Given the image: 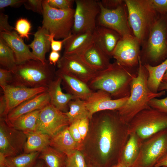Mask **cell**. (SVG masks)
I'll return each instance as SVG.
<instances>
[{
	"mask_svg": "<svg viewBox=\"0 0 167 167\" xmlns=\"http://www.w3.org/2000/svg\"><path fill=\"white\" fill-rule=\"evenodd\" d=\"M104 111L98 120L100 155L104 162L116 155L119 160L129 136L128 125L121 121L117 110Z\"/></svg>",
	"mask_w": 167,
	"mask_h": 167,
	"instance_id": "cell-1",
	"label": "cell"
},
{
	"mask_svg": "<svg viewBox=\"0 0 167 167\" xmlns=\"http://www.w3.org/2000/svg\"><path fill=\"white\" fill-rule=\"evenodd\" d=\"M137 74L133 79L131 86L130 95L125 104L117 110L120 119L128 125L132 118L142 111L150 108L149 103L152 99L165 95V91L155 93L148 85V73L139 58Z\"/></svg>",
	"mask_w": 167,
	"mask_h": 167,
	"instance_id": "cell-2",
	"label": "cell"
},
{
	"mask_svg": "<svg viewBox=\"0 0 167 167\" xmlns=\"http://www.w3.org/2000/svg\"><path fill=\"white\" fill-rule=\"evenodd\" d=\"M137 74L116 62L106 69L96 72L88 84L94 91L103 90L113 99H121L130 96L131 84Z\"/></svg>",
	"mask_w": 167,
	"mask_h": 167,
	"instance_id": "cell-3",
	"label": "cell"
},
{
	"mask_svg": "<svg viewBox=\"0 0 167 167\" xmlns=\"http://www.w3.org/2000/svg\"><path fill=\"white\" fill-rule=\"evenodd\" d=\"M54 66L48 61L44 64L39 60H33L17 64L12 71L10 84L31 88H48L56 77Z\"/></svg>",
	"mask_w": 167,
	"mask_h": 167,
	"instance_id": "cell-4",
	"label": "cell"
},
{
	"mask_svg": "<svg viewBox=\"0 0 167 167\" xmlns=\"http://www.w3.org/2000/svg\"><path fill=\"white\" fill-rule=\"evenodd\" d=\"M124 2L130 27L141 45L148 36L159 14L152 8L148 0H125Z\"/></svg>",
	"mask_w": 167,
	"mask_h": 167,
	"instance_id": "cell-5",
	"label": "cell"
},
{
	"mask_svg": "<svg viewBox=\"0 0 167 167\" xmlns=\"http://www.w3.org/2000/svg\"><path fill=\"white\" fill-rule=\"evenodd\" d=\"M42 26L54 39H65L71 34L74 23L75 9L53 8L47 0H42Z\"/></svg>",
	"mask_w": 167,
	"mask_h": 167,
	"instance_id": "cell-6",
	"label": "cell"
},
{
	"mask_svg": "<svg viewBox=\"0 0 167 167\" xmlns=\"http://www.w3.org/2000/svg\"><path fill=\"white\" fill-rule=\"evenodd\" d=\"M128 127L129 134L135 133L143 141L167 128V114L150 107L137 114Z\"/></svg>",
	"mask_w": 167,
	"mask_h": 167,
	"instance_id": "cell-7",
	"label": "cell"
},
{
	"mask_svg": "<svg viewBox=\"0 0 167 167\" xmlns=\"http://www.w3.org/2000/svg\"><path fill=\"white\" fill-rule=\"evenodd\" d=\"M145 57L157 63L167 58V16L159 14L150 29Z\"/></svg>",
	"mask_w": 167,
	"mask_h": 167,
	"instance_id": "cell-8",
	"label": "cell"
},
{
	"mask_svg": "<svg viewBox=\"0 0 167 167\" xmlns=\"http://www.w3.org/2000/svg\"><path fill=\"white\" fill-rule=\"evenodd\" d=\"M167 154V128L143 140L134 167H154Z\"/></svg>",
	"mask_w": 167,
	"mask_h": 167,
	"instance_id": "cell-9",
	"label": "cell"
},
{
	"mask_svg": "<svg viewBox=\"0 0 167 167\" xmlns=\"http://www.w3.org/2000/svg\"><path fill=\"white\" fill-rule=\"evenodd\" d=\"M73 34L93 32L95 30L96 19L100 11L98 1L76 0Z\"/></svg>",
	"mask_w": 167,
	"mask_h": 167,
	"instance_id": "cell-10",
	"label": "cell"
},
{
	"mask_svg": "<svg viewBox=\"0 0 167 167\" xmlns=\"http://www.w3.org/2000/svg\"><path fill=\"white\" fill-rule=\"evenodd\" d=\"M27 136L9 125L5 118H0V154L5 157L24 153Z\"/></svg>",
	"mask_w": 167,
	"mask_h": 167,
	"instance_id": "cell-11",
	"label": "cell"
},
{
	"mask_svg": "<svg viewBox=\"0 0 167 167\" xmlns=\"http://www.w3.org/2000/svg\"><path fill=\"white\" fill-rule=\"evenodd\" d=\"M99 2L100 11L98 16L97 22L99 26L113 30L121 37L133 35L129 24L124 2L116 9H109L104 7Z\"/></svg>",
	"mask_w": 167,
	"mask_h": 167,
	"instance_id": "cell-12",
	"label": "cell"
},
{
	"mask_svg": "<svg viewBox=\"0 0 167 167\" xmlns=\"http://www.w3.org/2000/svg\"><path fill=\"white\" fill-rule=\"evenodd\" d=\"M70 124L65 113L50 103L40 110L37 130L52 137Z\"/></svg>",
	"mask_w": 167,
	"mask_h": 167,
	"instance_id": "cell-13",
	"label": "cell"
},
{
	"mask_svg": "<svg viewBox=\"0 0 167 167\" xmlns=\"http://www.w3.org/2000/svg\"><path fill=\"white\" fill-rule=\"evenodd\" d=\"M140 44L133 35L121 37L114 51L112 57L118 63L131 68L138 66Z\"/></svg>",
	"mask_w": 167,
	"mask_h": 167,
	"instance_id": "cell-14",
	"label": "cell"
},
{
	"mask_svg": "<svg viewBox=\"0 0 167 167\" xmlns=\"http://www.w3.org/2000/svg\"><path fill=\"white\" fill-rule=\"evenodd\" d=\"M58 69L88 84L95 75V71L77 55L63 54L57 64Z\"/></svg>",
	"mask_w": 167,
	"mask_h": 167,
	"instance_id": "cell-15",
	"label": "cell"
},
{
	"mask_svg": "<svg viewBox=\"0 0 167 167\" xmlns=\"http://www.w3.org/2000/svg\"><path fill=\"white\" fill-rule=\"evenodd\" d=\"M129 96L119 99H113L110 95L101 90L94 91L85 101L90 120L95 113L106 110H117L127 101Z\"/></svg>",
	"mask_w": 167,
	"mask_h": 167,
	"instance_id": "cell-16",
	"label": "cell"
},
{
	"mask_svg": "<svg viewBox=\"0 0 167 167\" xmlns=\"http://www.w3.org/2000/svg\"><path fill=\"white\" fill-rule=\"evenodd\" d=\"M1 88L6 105L5 117L10 111L22 103L48 89L46 87L31 88L11 84Z\"/></svg>",
	"mask_w": 167,
	"mask_h": 167,
	"instance_id": "cell-17",
	"label": "cell"
},
{
	"mask_svg": "<svg viewBox=\"0 0 167 167\" xmlns=\"http://www.w3.org/2000/svg\"><path fill=\"white\" fill-rule=\"evenodd\" d=\"M2 39L13 51L17 64L30 60H38L17 32L15 30L0 32Z\"/></svg>",
	"mask_w": 167,
	"mask_h": 167,
	"instance_id": "cell-18",
	"label": "cell"
},
{
	"mask_svg": "<svg viewBox=\"0 0 167 167\" xmlns=\"http://www.w3.org/2000/svg\"><path fill=\"white\" fill-rule=\"evenodd\" d=\"M77 55L96 71L106 69L111 64L110 57L94 41Z\"/></svg>",
	"mask_w": 167,
	"mask_h": 167,
	"instance_id": "cell-19",
	"label": "cell"
},
{
	"mask_svg": "<svg viewBox=\"0 0 167 167\" xmlns=\"http://www.w3.org/2000/svg\"><path fill=\"white\" fill-rule=\"evenodd\" d=\"M55 74L61 79L63 88L67 93L75 98L85 101L94 92L88 84L59 69L56 71Z\"/></svg>",
	"mask_w": 167,
	"mask_h": 167,
	"instance_id": "cell-20",
	"label": "cell"
},
{
	"mask_svg": "<svg viewBox=\"0 0 167 167\" xmlns=\"http://www.w3.org/2000/svg\"><path fill=\"white\" fill-rule=\"evenodd\" d=\"M50 103L49 96L47 91L26 101L13 109L5 119L7 122H11L23 114L40 110Z\"/></svg>",
	"mask_w": 167,
	"mask_h": 167,
	"instance_id": "cell-21",
	"label": "cell"
},
{
	"mask_svg": "<svg viewBox=\"0 0 167 167\" xmlns=\"http://www.w3.org/2000/svg\"><path fill=\"white\" fill-rule=\"evenodd\" d=\"M93 41L110 58L121 38L116 31L101 26H97L93 33Z\"/></svg>",
	"mask_w": 167,
	"mask_h": 167,
	"instance_id": "cell-22",
	"label": "cell"
},
{
	"mask_svg": "<svg viewBox=\"0 0 167 167\" xmlns=\"http://www.w3.org/2000/svg\"><path fill=\"white\" fill-rule=\"evenodd\" d=\"M66 127L51 137L49 146L68 156L77 150H80L81 144L76 142Z\"/></svg>",
	"mask_w": 167,
	"mask_h": 167,
	"instance_id": "cell-23",
	"label": "cell"
},
{
	"mask_svg": "<svg viewBox=\"0 0 167 167\" xmlns=\"http://www.w3.org/2000/svg\"><path fill=\"white\" fill-rule=\"evenodd\" d=\"M62 79L56 76L48 87L50 103L58 110L67 112L69 102L75 98L70 94L63 92L61 88Z\"/></svg>",
	"mask_w": 167,
	"mask_h": 167,
	"instance_id": "cell-24",
	"label": "cell"
},
{
	"mask_svg": "<svg viewBox=\"0 0 167 167\" xmlns=\"http://www.w3.org/2000/svg\"><path fill=\"white\" fill-rule=\"evenodd\" d=\"M143 141L135 134H130L118 162L125 167L133 166L139 155Z\"/></svg>",
	"mask_w": 167,
	"mask_h": 167,
	"instance_id": "cell-25",
	"label": "cell"
},
{
	"mask_svg": "<svg viewBox=\"0 0 167 167\" xmlns=\"http://www.w3.org/2000/svg\"><path fill=\"white\" fill-rule=\"evenodd\" d=\"M49 33L42 27H39L34 34L33 41L28 45L32 52L37 59L44 64L46 63V54L51 48Z\"/></svg>",
	"mask_w": 167,
	"mask_h": 167,
	"instance_id": "cell-26",
	"label": "cell"
},
{
	"mask_svg": "<svg viewBox=\"0 0 167 167\" xmlns=\"http://www.w3.org/2000/svg\"><path fill=\"white\" fill-rule=\"evenodd\" d=\"M93 32L72 33L67 37L63 45V54L77 55L93 41Z\"/></svg>",
	"mask_w": 167,
	"mask_h": 167,
	"instance_id": "cell-27",
	"label": "cell"
},
{
	"mask_svg": "<svg viewBox=\"0 0 167 167\" xmlns=\"http://www.w3.org/2000/svg\"><path fill=\"white\" fill-rule=\"evenodd\" d=\"M25 133L27 138L24 153L41 152L49 146L51 137L49 135L38 131Z\"/></svg>",
	"mask_w": 167,
	"mask_h": 167,
	"instance_id": "cell-28",
	"label": "cell"
},
{
	"mask_svg": "<svg viewBox=\"0 0 167 167\" xmlns=\"http://www.w3.org/2000/svg\"><path fill=\"white\" fill-rule=\"evenodd\" d=\"M144 66L148 73V87L153 92L157 93L163 76L167 70V58L157 66H152L148 63H145Z\"/></svg>",
	"mask_w": 167,
	"mask_h": 167,
	"instance_id": "cell-29",
	"label": "cell"
},
{
	"mask_svg": "<svg viewBox=\"0 0 167 167\" xmlns=\"http://www.w3.org/2000/svg\"><path fill=\"white\" fill-rule=\"evenodd\" d=\"M40 110L23 114L7 122L15 128L25 133L37 131V123Z\"/></svg>",
	"mask_w": 167,
	"mask_h": 167,
	"instance_id": "cell-30",
	"label": "cell"
},
{
	"mask_svg": "<svg viewBox=\"0 0 167 167\" xmlns=\"http://www.w3.org/2000/svg\"><path fill=\"white\" fill-rule=\"evenodd\" d=\"M66 156L49 146L41 152L38 160L43 161L47 167H63Z\"/></svg>",
	"mask_w": 167,
	"mask_h": 167,
	"instance_id": "cell-31",
	"label": "cell"
},
{
	"mask_svg": "<svg viewBox=\"0 0 167 167\" xmlns=\"http://www.w3.org/2000/svg\"><path fill=\"white\" fill-rule=\"evenodd\" d=\"M40 152L23 153L6 157L4 166L6 167H34L38 160Z\"/></svg>",
	"mask_w": 167,
	"mask_h": 167,
	"instance_id": "cell-32",
	"label": "cell"
},
{
	"mask_svg": "<svg viewBox=\"0 0 167 167\" xmlns=\"http://www.w3.org/2000/svg\"><path fill=\"white\" fill-rule=\"evenodd\" d=\"M68 107L69 110L65 113L68 118L70 124L84 118H88L90 119L89 113L84 101L75 98L69 102Z\"/></svg>",
	"mask_w": 167,
	"mask_h": 167,
	"instance_id": "cell-33",
	"label": "cell"
},
{
	"mask_svg": "<svg viewBox=\"0 0 167 167\" xmlns=\"http://www.w3.org/2000/svg\"><path fill=\"white\" fill-rule=\"evenodd\" d=\"M0 64L3 68L11 71L14 70L17 65L13 51L1 37Z\"/></svg>",
	"mask_w": 167,
	"mask_h": 167,
	"instance_id": "cell-34",
	"label": "cell"
},
{
	"mask_svg": "<svg viewBox=\"0 0 167 167\" xmlns=\"http://www.w3.org/2000/svg\"><path fill=\"white\" fill-rule=\"evenodd\" d=\"M64 167H87L84 157L80 150L66 156Z\"/></svg>",
	"mask_w": 167,
	"mask_h": 167,
	"instance_id": "cell-35",
	"label": "cell"
},
{
	"mask_svg": "<svg viewBox=\"0 0 167 167\" xmlns=\"http://www.w3.org/2000/svg\"><path fill=\"white\" fill-rule=\"evenodd\" d=\"M32 26L30 22L27 19L20 18L16 21L14 30L22 38L29 39Z\"/></svg>",
	"mask_w": 167,
	"mask_h": 167,
	"instance_id": "cell-36",
	"label": "cell"
},
{
	"mask_svg": "<svg viewBox=\"0 0 167 167\" xmlns=\"http://www.w3.org/2000/svg\"><path fill=\"white\" fill-rule=\"evenodd\" d=\"M149 4L158 13L167 16V0H148Z\"/></svg>",
	"mask_w": 167,
	"mask_h": 167,
	"instance_id": "cell-37",
	"label": "cell"
},
{
	"mask_svg": "<svg viewBox=\"0 0 167 167\" xmlns=\"http://www.w3.org/2000/svg\"><path fill=\"white\" fill-rule=\"evenodd\" d=\"M51 7L58 9L65 10L72 8L75 0H47Z\"/></svg>",
	"mask_w": 167,
	"mask_h": 167,
	"instance_id": "cell-38",
	"label": "cell"
},
{
	"mask_svg": "<svg viewBox=\"0 0 167 167\" xmlns=\"http://www.w3.org/2000/svg\"><path fill=\"white\" fill-rule=\"evenodd\" d=\"M150 107L167 114V96L163 99L154 98L149 103Z\"/></svg>",
	"mask_w": 167,
	"mask_h": 167,
	"instance_id": "cell-39",
	"label": "cell"
},
{
	"mask_svg": "<svg viewBox=\"0 0 167 167\" xmlns=\"http://www.w3.org/2000/svg\"><path fill=\"white\" fill-rule=\"evenodd\" d=\"M42 2L41 0H26L24 5L27 9L42 15L43 10Z\"/></svg>",
	"mask_w": 167,
	"mask_h": 167,
	"instance_id": "cell-40",
	"label": "cell"
},
{
	"mask_svg": "<svg viewBox=\"0 0 167 167\" xmlns=\"http://www.w3.org/2000/svg\"><path fill=\"white\" fill-rule=\"evenodd\" d=\"M12 71L4 68L0 69V85L2 87L10 84L12 80Z\"/></svg>",
	"mask_w": 167,
	"mask_h": 167,
	"instance_id": "cell-41",
	"label": "cell"
},
{
	"mask_svg": "<svg viewBox=\"0 0 167 167\" xmlns=\"http://www.w3.org/2000/svg\"><path fill=\"white\" fill-rule=\"evenodd\" d=\"M80 120L75 121L68 126L69 131L71 136L77 143L81 144L83 140L78 129V124Z\"/></svg>",
	"mask_w": 167,
	"mask_h": 167,
	"instance_id": "cell-42",
	"label": "cell"
},
{
	"mask_svg": "<svg viewBox=\"0 0 167 167\" xmlns=\"http://www.w3.org/2000/svg\"><path fill=\"white\" fill-rule=\"evenodd\" d=\"M8 16L5 14H0V32H6L14 30V28L11 26L8 21Z\"/></svg>",
	"mask_w": 167,
	"mask_h": 167,
	"instance_id": "cell-43",
	"label": "cell"
},
{
	"mask_svg": "<svg viewBox=\"0 0 167 167\" xmlns=\"http://www.w3.org/2000/svg\"><path fill=\"white\" fill-rule=\"evenodd\" d=\"M90 119L88 118L80 120L78 124V129L83 140H84L87 135L89 125Z\"/></svg>",
	"mask_w": 167,
	"mask_h": 167,
	"instance_id": "cell-44",
	"label": "cell"
},
{
	"mask_svg": "<svg viewBox=\"0 0 167 167\" xmlns=\"http://www.w3.org/2000/svg\"><path fill=\"white\" fill-rule=\"evenodd\" d=\"M26 0H0V9L2 10L5 7L10 6L18 7L24 4Z\"/></svg>",
	"mask_w": 167,
	"mask_h": 167,
	"instance_id": "cell-45",
	"label": "cell"
},
{
	"mask_svg": "<svg viewBox=\"0 0 167 167\" xmlns=\"http://www.w3.org/2000/svg\"><path fill=\"white\" fill-rule=\"evenodd\" d=\"M100 2L105 8L109 9H113L124 3V0H102Z\"/></svg>",
	"mask_w": 167,
	"mask_h": 167,
	"instance_id": "cell-46",
	"label": "cell"
},
{
	"mask_svg": "<svg viewBox=\"0 0 167 167\" xmlns=\"http://www.w3.org/2000/svg\"><path fill=\"white\" fill-rule=\"evenodd\" d=\"M49 38L52 50L59 52L61 50L62 45L67 38L61 41H57L54 40L53 36L49 34Z\"/></svg>",
	"mask_w": 167,
	"mask_h": 167,
	"instance_id": "cell-47",
	"label": "cell"
},
{
	"mask_svg": "<svg viewBox=\"0 0 167 167\" xmlns=\"http://www.w3.org/2000/svg\"><path fill=\"white\" fill-rule=\"evenodd\" d=\"M60 58V55L59 52L52 50L49 55L48 61L50 64L55 66L57 65Z\"/></svg>",
	"mask_w": 167,
	"mask_h": 167,
	"instance_id": "cell-48",
	"label": "cell"
},
{
	"mask_svg": "<svg viewBox=\"0 0 167 167\" xmlns=\"http://www.w3.org/2000/svg\"><path fill=\"white\" fill-rule=\"evenodd\" d=\"M6 108V101L3 95L0 98V118L5 117V113Z\"/></svg>",
	"mask_w": 167,
	"mask_h": 167,
	"instance_id": "cell-49",
	"label": "cell"
},
{
	"mask_svg": "<svg viewBox=\"0 0 167 167\" xmlns=\"http://www.w3.org/2000/svg\"><path fill=\"white\" fill-rule=\"evenodd\" d=\"M167 167V154L161 158L154 167Z\"/></svg>",
	"mask_w": 167,
	"mask_h": 167,
	"instance_id": "cell-50",
	"label": "cell"
},
{
	"mask_svg": "<svg viewBox=\"0 0 167 167\" xmlns=\"http://www.w3.org/2000/svg\"><path fill=\"white\" fill-rule=\"evenodd\" d=\"M161 91H167V82L162 81L158 89V92Z\"/></svg>",
	"mask_w": 167,
	"mask_h": 167,
	"instance_id": "cell-51",
	"label": "cell"
},
{
	"mask_svg": "<svg viewBox=\"0 0 167 167\" xmlns=\"http://www.w3.org/2000/svg\"><path fill=\"white\" fill-rule=\"evenodd\" d=\"M44 164L43 161L41 160H38L34 167H43Z\"/></svg>",
	"mask_w": 167,
	"mask_h": 167,
	"instance_id": "cell-52",
	"label": "cell"
},
{
	"mask_svg": "<svg viewBox=\"0 0 167 167\" xmlns=\"http://www.w3.org/2000/svg\"><path fill=\"white\" fill-rule=\"evenodd\" d=\"M111 167H125L123 166L121 163L118 162L117 164L114 165ZM132 167H134V166Z\"/></svg>",
	"mask_w": 167,
	"mask_h": 167,
	"instance_id": "cell-53",
	"label": "cell"
},
{
	"mask_svg": "<svg viewBox=\"0 0 167 167\" xmlns=\"http://www.w3.org/2000/svg\"><path fill=\"white\" fill-rule=\"evenodd\" d=\"M162 81L167 82V70L163 76L162 79Z\"/></svg>",
	"mask_w": 167,
	"mask_h": 167,
	"instance_id": "cell-54",
	"label": "cell"
},
{
	"mask_svg": "<svg viewBox=\"0 0 167 167\" xmlns=\"http://www.w3.org/2000/svg\"><path fill=\"white\" fill-rule=\"evenodd\" d=\"M43 167H47V166H46V165H45V164L44 163V164L43 165Z\"/></svg>",
	"mask_w": 167,
	"mask_h": 167,
	"instance_id": "cell-55",
	"label": "cell"
},
{
	"mask_svg": "<svg viewBox=\"0 0 167 167\" xmlns=\"http://www.w3.org/2000/svg\"><path fill=\"white\" fill-rule=\"evenodd\" d=\"M89 167H95L94 166H90Z\"/></svg>",
	"mask_w": 167,
	"mask_h": 167,
	"instance_id": "cell-56",
	"label": "cell"
},
{
	"mask_svg": "<svg viewBox=\"0 0 167 167\" xmlns=\"http://www.w3.org/2000/svg\"><path fill=\"white\" fill-rule=\"evenodd\" d=\"M0 167H6V166H0Z\"/></svg>",
	"mask_w": 167,
	"mask_h": 167,
	"instance_id": "cell-57",
	"label": "cell"
},
{
	"mask_svg": "<svg viewBox=\"0 0 167 167\" xmlns=\"http://www.w3.org/2000/svg\"><path fill=\"white\" fill-rule=\"evenodd\" d=\"M166 167V166H163V167Z\"/></svg>",
	"mask_w": 167,
	"mask_h": 167,
	"instance_id": "cell-58",
	"label": "cell"
},
{
	"mask_svg": "<svg viewBox=\"0 0 167 167\" xmlns=\"http://www.w3.org/2000/svg\"></svg>",
	"mask_w": 167,
	"mask_h": 167,
	"instance_id": "cell-59",
	"label": "cell"
}]
</instances>
